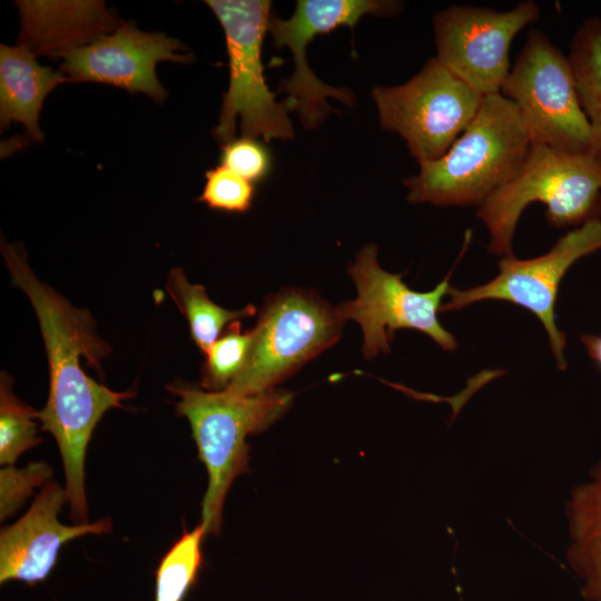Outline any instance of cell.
<instances>
[{"mask_svg": "<svg viewBox=\"0 0 601 601\" xmlns=\"http://www.w3.org/2000/svg\"><path fill=\"white\" fill-rule=\"evenodd\" d=\"M226 39L229 82L213 135L221 144L235 138L239 117L242 136L292 139L289 99L276 101L266 82L262 48L272 18L268 0H207Z\"/></svg>", "mask_w": 601, "mask_h": 601, "instance_id": "5", "label": "cell"}, {"mask_svg": "<svg viewBox=\"0 0 601 601\" xmlns=\"http://www.w3.org/2000/svg\"><path fill=\"white\" fill-rule=\"evenodd\" d=\"M545 205L554 228L601 219V164L591 154H571L532 144L518 174L490 196L476 216L486 227L491 255L513 256V237L524 209Z\"/></svg>", "mask_w": 601, "mask_h": 601, "instance_id": "3", "label": "cell"}, {"mask_svg": "<svg viewBox=\"0 0 601 601\" xmlns=\"http://www.w3.org/2000/svg\"><path fill=\"white\" fill-rule=\"evenodd\" d=\"M402 8V2L393 0H299L289 19L272 14L268 31L274 46L288 47L295 61L294 73L282 81L279 89L288 93L287 99L306 129L318 127L336 111L327 104V98H335L346 106L355 104L348 89L331 87L315 76L306 59L307 45L338 27L354 28L363 16L388 17L398 14Z\"/></svg>", "mask_w": 601, "mask_h": 601, "instance_id": "12", "label": "cell"}, {"mask_svg": "<svg viewBox=\"0 0 601 601\" xmlns=\"http://www.w3.org/2000/svg\"><path fill=\"white\" fill-rule=\"evenodd\" d=\"M581 108L591 132V154L601 164V18L584 19L568 55Z\"/></svg>", "mask_w": 601, "mask_h": 601, "instance_id": "17", "label": "cell"}, {"mask_svg": "<svg viewBox=\"0 0 601 601\" xmlns=\"http://www.w3.org/2000/svg\"><path fill=\"white\" fill-rule=\"evenodd\" d=\"M181 43L162 32H145L134 23H121L114 32L63 53L61 72L75 81H93L116 86L130 92H142L160 104L167 91L157 78L161 61L187 62L180 55Z\"/></svg>", "mask_w": 601, "mask_h": 601, "instance_id": "13", "label": "cell"}, {"mask_svg": "<svg viewBox=\"0 0 601 601\" xmlns=\"http://www.w3.org/2000/svg\"><path fill=\"white\" fill-rule=\"evenodd\" d=\"M166 288L189 324L195 344L206 353L217 341L226 325L256 313L253 305L238 311L226 309L215 304L204 286L190 284L181 268H174Z\"/></svg>", "mask_w": 601, "mask_h": 601, "instance_id": "18", "label": "cell"}, {"mask_svg": "<svg viewBox=\"0 0 601 601\" xmlns=\"http://www.w3.org/2000/svg\"><path fill=\"white\" fill-rule=\"evenodd\" d=\"M205 528L199 523L184 534L162 556L156 570L155 601H184L196 583L204 558Z\"/></svg>", "mask_w": 601, "mask_h": 601, "instance_id": "19", "label": "cell"}, {"mask_svg": "<svg viewBox=\"0 0 601 601\" xmlns=\"http://www.w3.org/2000/svg\"><path fill=\"white\" fill-rule=\"evenodd\" d=\"M206 183L198 201L209 208L228 213L250 209L255 186L226 166L218 165L205 173Z\"/></svg>", "mask_w": 601, "mask_h": 601, "instance_id": "22", "label": "cell"}, {"mask_svg": "<svg viewBox=\"0 0 601 601\" xmlns=\"http://www.w3.org/2000/svg\"><path fill=\"white\" fill-rule=\"evenodd\" d=\"M531 146L514 105L501 93L484 96L447 151L404 180L406 198L412 204L480 207L518 174Z\"/></svg>", "mask_w": 601, "mask_h": 601, "instance_id": "2", "label": "cell"}, {"mask_svg": "<svg viewBox=\"0 0 601 601\" xmlns=\"http://www.w3.org/2000/svg\"><path fill=\"white\" fill-rule=\"evenodd\" d=\"M347 272L356 286L357 297L339 304L336 311L344 322L352 319L361 326L365 358L390 354L395 331L403 328L426 334L446 352L456 351L454 335L437 318L442 299L451 288V272L431 292H416L402 280L403 274L388 273L378 265L374 244L357 253Z\"/></svg>", "mask_w": 601, "mask_h": 601, "instance_id": "9", "label": "cell"}, {"mask_svg": "<svg viewBox=\"0 0 601 601\" xmlns=\"http://www.w3.org/2000/svg\"><path fill=\"white\" fill-rule=\"evenodd\" d=\"M344 321L314 292L286 289L268 298L252 329L246 362L227 391L255 395L275 388L334 345Z\"/></svg>", "mask_w": 601, "mask_h": 601, "instance_id": "6", "label": "cell"}, {"mask_svg": "<svg viewBox=\"0 0 601 601\" xmlns=\"http://www.w3.org/2000/svg\"><path fill=\"white\" fill-rule=\"evenodd\" d=\"M581 342L587 348L588 354L601 367V335L583 334L581 336Z\"/></svg>", "mask_w": 601, "mask_h": 601, "instance_id": "25", "label": "cell"}, {"mask_svg": "<svg viewBox=\"0 0 601 601\" xmlns=\"http://www.w3.org/2000/svg\"><path fill=\"white\" fill-rule=\"evenodd\" d=\"M169 390L179 400L178 415L188 420L199 460L208 473L201 502V524L206 534H219L225 497L234 480L248 471L247 436L260 433L292 406L294 394L272 390L255 395H237L227 390L208 392L185 385Z\"/></svg>", "mask_w": 601, "mask_h": 601, "instance_id": "4", "label": "cell"}, {"mask_svg": "<svg viewBox=\"0 0 601 601\" xmlns=\"http://www.w3.org/2000/svg\"><path fill=\"white\" fill-rule=\"evenodd\" d=\"M540 14V6L533 0L506 11L451 6L433 16L435 57L480 95L500 93L512 67L513 39Z\"/></svg>", "mask_w": 601, "mask_h": 601, "instance_id": "11", "label": "cell"}, {"mask_svg": "<svg viewBox=\"0 0 601 601\" xmlns=\"http://www.w3.org/2000/svg\"><path fill=\"white\" fill-rule=\"evenodd\" d=\"M566 560L582 580L589 601H601V460L588 480L575 486L566 503Z\"/></svg>", "mask_w": 601, "mask_h": 601, "instance_id": "16", "label": "cell"}, {"mask_svg": "<svg viewBox=\"0 0 601 601\" xmlns=\"http://www.w3.org/2000/svg\"><path fill=\"white\" fill-rule=\"evenodd\" d=\"M601 249V219L590 220L565 233L551 249L538 257H502L499 274L469 289L452 287L441 312H451L482 300L510 302L533 313L543 324L552 354L561 370L566 367L564 332L555 323L554 307L560 283L580 258Z\"/></svg>", "mask_w": 601, "mask_h": 601, "instance_id": "10", "label": "cell"}, {"mask_svg": "<svg viewBox=\"0 0 601 601\" xmlns=\"http://www.w3.org/2000/svg\"><path fill=\"white\" fill-rule=\"evenodd\" d=\"M500 93L516 108L532 144L591 154L571 63L543 31L528 32Z\"/></svg>", "mask_w": 601, "mask_h": 601, "instance_id": "7", "label": "cell"}, {"mask_svg": "<svg viewBox=\"0 0 601 601\" xmlns=\"http://www.w3.org/2000/svg\"><path fill=\"white\" fill-rule=\"evenodd\" d=\"M252 339V329L242 332L239 321L228 325L205 353L200 380L205 391L220 392L230 385L246 362Z\"/></svg>", "mask_w": 601, "mask_h": 601, "instance_id": "21", "label": "cell"}, {"mask_svg": "<svg viewBox=\"0 0 601 601\" xmlns=\"http://www.w3.org/2000/svg\"><path fill=\"white\" fill-rule=\"evenodd\" d=\"M67 502L66 491L47 483L29 510L0 534V582L21 581L35 585L45 581L56 565L61 546L87 534L112 529L109 518L93 523L66 525L58 515Z\"/></svg>", "mask_w": 601, "mask_h": 601, "instance_id": "14", "label": "cell"}, {"mask_svg": "<svg viewBox=\"0 0 601 601\" xmlns=\"http://www.w3.org/2000/svg\"><path fill=\"white\" fill-rule=\"evenodd\" d=\"M1 253L12 283L28 296L37 314L49 362V395L38 412L41 428L58 444L66 479L70 518L76 524L88 522L85 489V460L92 432L114 407L134 395L116 392L89 377L79 357L101 371L100 362L110 347L96 333L89 311L73 307L66 298L41 283L28 265L21 248L2 240Z\"/></svg>", "mask_w": 601, "mask_h": 601, "instance_id": "1", "label": "cell"}, {"mask_svg": "<svg viewBox=\"0 0 601 601\" xmlns=\"http://www.w3.org/2000/svg\"><path fill=\"white\" fill-rule=\"evenodd\" d=\"M13 381L1 372L0 380V463L13 465L26 451L37 446L38 412L20 401L12 391Z\"/></svg>", "mask_w": 601, "mask_h": 601, "instance_id": "20", "label": "cell"}, {"mask_svg": "<svg viewBox=\"0 0 601 601\" xmlns=\"http://www.w3.org/2000/svg\"><path fill=\"white\" fill-rule=\"evenodd\" d=\"M52 475L45 462H32L23 469L8 465L0 471V519L14 514L31 495L33 490L45 484Z\"/></svg>", "mask_w": 601, "mask_h": 601, "instance_id": "23", "label": "cell"}, {"mask_svg": "<svg viewBox=\"0 0 601 601\" xmlns=\"http://www.w3.org/2000/svg\"><path fill=\"white\" fill-rule=\"evenodd\" d=\"M69 79L62 73L38 63L24 45L0 46V122L24 125L29 135L43 140L39 115L48 93Z\"/></svg>", "mask_w": 601, "mask_h": 601, "instance_id": "15", "label": "cell"}, {"mask_svg": "<svg viewBox=\"0 0 601 601\" xmlns=\"http://www.w3.org/2000/svg\"><path fill=\"white\" fill-rule=\"evenodd\" d=\"M483 97L436 57L407 82L372 90L382 128L398 134L418 165L447 151L475 117Z\"/></svg>", "mask_w": 601, "mask_h": 601, "instance_id": "8", "label": "cell"}, {"mask_svg": "<svg viewBox=\"0 0 601 601\" xmlns=\"http://www.w3.org/2000/svg\"><path fill=\"white\" fill-rule=\"evenodd\" d=\"M219 162L255 184L270 174L273 158L259 139L242 136L221 145Z\"/></svg>", "mask_w": 601, "mask_h": 601, "instance_id": "24", "label": "cell"}]
</instances>
